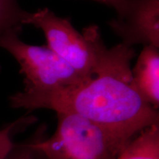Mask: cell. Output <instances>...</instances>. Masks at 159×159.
Returning a JSON list of instances; mask_svg holds the SVG:
<instances>
[{
    "instance_id": "11",
    "label": "cell",
    "mask_w": 159,
    "mask_h": 159,
    "mask_svg": "<svg viewBox=\"0 0 159 159\" xmlns=\"http://www.w3.org/2000/svg\"><path fill=\"white\" fill-rule=\"evenodd\" d=\"M92 1L113 7L118 14L117 16L118 19L125 16L130 11L134 2V0H92Z\"/></svg>"
},
{
    "instance_id": "2",
    "label": "cell",
    "mask_w": 159,
    "mask_h": 159,
    "mask_svg": "<svg viewBox=\"0 0 159 159\" xmlns=\"http://www.w3.org/2000/svg\"><path fill=\"white\" fill-rule=\"evenodd\" d=\"M56 114L52 136L30 142L35 153L47 159H116L130 142L79 115Z\"/></svg>"
},
{
    "instance_id": "9",
    "label": "cell",
    "mask_w": 159,
    "mask_h": 159,
    "mask_svg": "<svg viewBox=\"0 0 159 159\" xmlns=\"http://www.w3.org/2000/svg\"><path fill=\"white\" fill-rule=\"evenodd\" d=\"M35 122L33 116L21 117L0 129V159H5L14 148L13 137Z\"/></svg>"
},
{
    "instance_id": "3",
    "label": "cell",
    "mask_w": 159,
    "mask_h": 159,
    "mask_svg": "<svg viewBox=\"0 0 159 159\" xmlns=\"http://www.w3.org/2000/svg\"><path fill=\"white\" fill-rule=\"evenodd\" d=\"M23 23L41 29L47 47L81 77L87 80L95 75L105 47L98 27L91 26L80 33L68 19L57 16L47 8L27 12Z\"/></svg>"
},
{
    "instance_id": "7",
    "label": "cell",
    "mask_w": 159,
    "mask_h": 159,
    "mask_svg": "<svg viewBox=\"0 0 159 159\" xmlns=\"http://www.w3.org/2000/svg\"><path fill=\"white\" fill-rule=\"evenodd\" d=\"M116 159H159V124L139 133Z\"/></svg>"
},
{
    "instance_id": "1",
    "label": "cell",
    "mask_w": 159,
    "mask_h": 159,
    "mask_svg": "<svg viewBox=\"0 0 159 159\" xmlns=\"http://www.w3.org/2000/svg\"><path fill=\"white\" fill-rule=\"evenodd\" d=\"M135 52L121 43L103 49L95 75L78 85L49 92L9 97L11 108L49 109L84 117L131 141L143 130L159 124L158 110L135 88L130 68Z\"/></svg>"
},
{
    "instance_id": "10",
    "label": "cell",
    "mask_w": 159,
    "mask_h": 159,
    "mask_svg": "<svg viewBox=\"0 0 159 159\" xmlns=\"http://www.w3.org/2000/svg\"><path fill=\"white\" fill-rule=\"evenodd\" d=\"M5 159H35V152L32 148L30 142L15 144Z\"/></svg>"
},
{
    "instance_id": "8",
    "label": "cell",
    "mask_w": 159,
    "mask_h": 159,
    "mask_svg": "<svg viewBox=\"0 0 159 159\" xmlns=\"http://www.w3.org/2000/svg\"><path fill=\"white\" fill-rule=\"evenodd\" d=\"M26 13L16 0H0V42L11 33L19 34Z\"/></svg>"
},
{
    "instance_id": "5",
    "label": "cell",
    "mask_w": 159,
    "mask_h": 159,
    "mask_svg": "<svg viewBox=\"0 0 159 159\" xmlns=\"http://www.w3.org/2000/svg\"><path fill=\"white\" fill-rule=\"evenodd\" d=\"M108 25L125 45L142 43L159 48V0H134L125 16Z\"/></svg>"
},
{
    "instance_id": "4",
    "label": "cell",
    "mask_w": 159,
    "mask_h": 159,
    "mask_svg": "<svg viewBox=\"0 0 159 159\" xmlns=\"http://www.w3.org/2000/svg\"><path fill=\"white\" fill-rule=\"evenodd\" d=\"M0 47L19 63L25 84L21 92L25 94L57 91L85 81L47 46L26 43L19 39L18 33L5 36Z\"/></svg>"
},
{
    "instance_id": "6",
    "label": "cell",
    "mask_w": 159,
    "mask_h": 159,
    "mask_svg": "<svg viewBox=\"0 0 159 159\" xmlns=\"http://www.w3.org/2000/svg\"><path fill=\"white\" fill-rule=\"evenodd\" d=\"M135 88L148 104L158 110L159 105V48L144 46L131 69Z\"/></svg>"
}]
</instances>
